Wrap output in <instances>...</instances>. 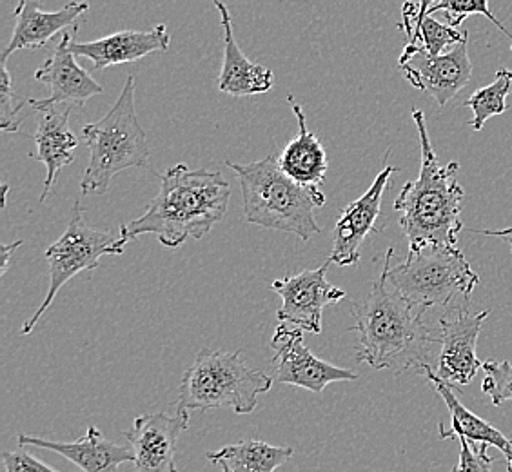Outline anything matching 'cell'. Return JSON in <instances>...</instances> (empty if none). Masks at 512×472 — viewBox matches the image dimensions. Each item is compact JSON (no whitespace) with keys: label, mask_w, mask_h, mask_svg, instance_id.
<instances>
[{"label":"cell","mask_w":512,"mask_h":472,"mask_svg":"<svg viewBox=\"0 0 512 472\" xmlns=\"http://www.w3.org/2000/svg\"><path fill=\"white\" fill-rule=\"evenodd\" d=\"M473 233H476V235L494 236V238H500V240L507 242V244L511 246L512 253V227H507V229H498V231H493V229H474Z\"/></svg>","instance_id":"obj_33"},{"label":"cell","mask_w":512,"mask_h":472,"mask_svg":"<svg viewBox=\"0 0 512 472\" xmlns=\"http://www.w3.org/2000/svg\"><path fill=\"white\" fill-rule=\"evenodd\" d=\"M271 347L275 349L276 384L295 385L322 394L327 385L358 380L353 371L324 362L311 353L304 344L302 329L278 324Z\"/></svg>","instance_id":"obj_10"},{"label":"cell","mask_w":512,"mask_h":472,"mask_svg":"<svg viewBox=\"0 0 512 472\" xmlns=\"http://www.w3.org/2000/svg\"><path fill=\"white\" fill-rule=\"evenodd\" d=\"M82 137L91 158L80 180L82 197L106 195L113 178L126 169L149 168L146 131L135 108V77L128 75L119 99L99 122L86 124Z\"/></svg>","instance_id":"obj_5"},{"label":"cell","mask_w":512,"mask_h":472,"mask_svg":"<svg viewBox=\"0 0 512 472\" xmlns=\"http://www.w3.org/2000/svg\"><path fill=\"white\" fill-rule=\"evenodd\" d=\"M489 313L491 309L469 313L467 307L462 305L454 318H442L438 322L440 353L434 373L445 384L451 387L469 385L482 369L483 362L476 354V344Z\"/></svg>","instance_id":"obj_11"},{"label":"cell","mask_w":512,"mask_h":472,"mask_svg":"<svg viewBox=\"0 0 512 472\" xmlns=\"http://www.w3.org/2000/svg\"><path fill=\"white\" fill-rule=\"evenodd\" d=\"M188 427L189 413L137 416L133 429L124 433L135 453L137 472H178L177 443Z\"/></svg>","instance_id":"obj_14"},{"label":"cell","mask_w":512,"mask_h":472,"mask_svg":"<svg viewBox=\"0 0 512 472\" xmlns=\"http://www.w3.org/2000/svg\"><path fill=\"white\" fill-rule=\"evenodd\" d=\"M393 247L387 249V280L400 295L420 309L447 307L462 298L467 304L480 276L471 269L458 246H431L409 253L402 264L391 266Z\"/></svg>","instance_id":"obj_7"},{"label":"cell","mask_w":512,"mask_h":472,"mask_svg":"<svg viewBox=\"0 0 512 472\" xmlns=\"http://www.w3.org/2000/svg\"><path fill=\"white\" fill-rule=\"evenodd\" d=\"M434 2L438 0H407L402 6V22L400 30L409 31L414 28L420 20L427 17V11L433 8Z\"/></svg>","instance_id":"obj_31"},{"label":"cell","mask_w":512,"mask_h":472,"mask_svg":"<svg viewBox=\"0 0 512 472\" xmlns=\"http://www.w3.org/2000/svg\"><path fill=\"white\" fill-rule=\"evenodd\" d=\"M512 93V71L502 68L496 71L493 82L485 88L476 89L469 99L463 102L465 108L473 111V118L469 120L474 131H482L489 118L503 115L507 106V97Z\"/></svg>","instance_id":"obj_25"},{"label":"cell","mask_w":512,"mask_h":472,"mask_svg":"<svg viewBox=\"0 0 512 472\" xmlns=\"http://www.w3.org/2000/svg\"><path fill=\"white\" fill-rule=\"evenodd\" d=\"M413 118L420 135L422 166L418 178L407 182L394 200L409 253L431 246H456L463 229L460 215L465 197L456 178L460 164L449 162L442 166L434 153L422 109L413 108Z\"/></svg>","instance_id":"obj_3"},{"label":"cell","mask_w":512,"mask_h":472,"mask_svg":"<svg viewBox=\"0 0 512 472\" xmlns=\"http://www.w3.org/2000/svg\"><path fill=\"white\" fill-rule=\"evenodd\" d=\"M402 169L387 166L376 175L375 182L365 191L364 195L356 198L349 206L342 209V217L333 229V247L329 260L340 267H351L360 260V247L364 244L369 233H376V220L382 213V200L391 177Z\"/></svg>","instance_id":"obj_13"},{"label":"cell","mask_w":512,"mask_h":472,"mask_svg":"<svg viewBox=\"0 0 512 472\" xmlns=\"http://www.w3.org/2000/svg\"><path fill=\"white\" fill-rule=\"evenodd\" d=\"M77 33H79V26L64 31L62 39L55 48V53L35 71V79L50 88L48 100L53 104H64L69 108L73 106L84 108L88 100L104 91L99 82L91 77V73L80 68L75 60V55L71 51V42L75 40Z\"/></svg>","instance_id":"obj_16"},{"label":"cell","mask_w":512,"mask_h":472,"mask_svg":"<svg viewBox=\"0 0 512 472\" xmlns=\"http://www.w3.org/2000/svg\"><path fill=\"white\" fill-rule=\"evenodd\" d=\"M460 440V460L458 465L453 467L451 472H493V458L487 454V445H478L474 449L471 442H467L465 438H458Z\"/></svg>","instance_id":"obj_29"},{"label":"cell","mask_w":512,"mask_h":472,"mask_svg":"<svg viewBox=\"0 0 512 472\" xmlns=\"http://www.w3.org/2000/svg\"><path fill=\"white\" fill-rule=\"evenodd\" d=\"M211 2L220 13L222 30H224V62H222V71L218 75V89L233 97H251V95L267 93L273 88L275 73L266 66L255 64L247 59L235 39L233 20L226 4L222 0H211Z\"/></svg>","instance_id":"obj_20"},{"label":"cell","mask_w":512,"mask_h":472,"mask_svg":"<svg viewBox=\"0 0 512 472\" xmlns=\"http://www.w3.org/2000/svg\"><path fill=\"white\" fill-rule=\"evenodd\" d=\"M171 44L166 24H157L148 31H119L108 37L91 42H71V51L75 57H84L93 62L97 71L131 64L148 57L157 51H168Z\"/></svg>","instance_id":"obj_17"},{"label":"cell","mask_w":512,"mask_h":472,"mask_svg":"<svg viewBox=\"0 0 512 472\" xmlns=\"http://www.w3.org/2000/svg\"><path fill=\"white\" fill-rule=\"evenodd\" d=\"M226 166L237 173L249 224L284 231L302 242L320 233L315 209L325 204L322 189L295 182L280 168L278 157L269 155L251 164L227 160Z\"/></svg>","instance_id":"obj_4"},{"label":"cell","mask_w":512,"mask_h":472,"mask_svg":"<svg viewBox=\"0 0 512 472\" xmlns=\"http://www.w3.org/2000/svg\"><path fill=\"white\" fill-rule=\"evenodd\" d=\"M275 378L247 367L242 351L226 353L202 349L188 367L178 387L177 413L231 407L237 414H251L258 396L267 393Z\"/></svg>","instance_id":"obj_6"},{"label":"cell","mask_w":512,"mask_h":472,"mask_svg":"<svg viewBox=\"0 0 512 472\" xmlns=\"http://www.w3.org/2000/svg\"><path fill=\"white\" fill-rule=\"evenodd\" d=\"M6 60L8 57H0V129L4 133H19L20 124L24 120L22 109L26 102L19 100L15 93Z\"/></svg>","instance_id":"obj_27"},{"label":"cell","mask_w":512,"mask_h":472,"mask_svg":"<svg viewBox=\"0 0 512 472\" xmlns=\"http://www.w3.org/2000/svg\"><path fill=\"white\" fill-rule=\"evenodd\" d=\"M511 50H512V40H511Z\"/></svg>","instance_id":"obj_35"},{"label":"cell","mask_w":512,"mask_h":472,"mask_svg":"<svg viewBox=\"0 0 512 472\" xmlns=\"http://www.w3.org/2000/svg\"><path fill=\"white\" fill-rule=\"evenodd\" d=\"M425 309L411 304L387 280L382 269L369 295L353 304L358 333L356 362L371 365L376 371L420 369L434 344H440L438 327L424 322Z\"/></svg>","instance_id":"obj_1"},{"label":"cell","mask_w":512,"mask_h":472,"mask_svg":"<svg viewBox=\"0 0 512 472\" xmlns=\"http://www.w3.org/2000/svg\"><path fill=\"white\" fill-rule=\"evenodd\" d=\"M19 443L22 447H39L59 453L82 472H119L122 463L135 462L133 449L111 442L95 425H91L88 433L77 442H51L39 436L19 434Z\"/></svg>","instance_id":"obj_19"},{"label":"cell","mask_w":512,"mask_h":472,"mask_svg":"<svg viewBox=\"0 0 512 472\" xmlns=\"http://www.w3.org/2000/svg\"><path fill=\"white\" fill-rule=\"evenodd\" d=\"M30 106L40 113L39 128L35 133V151L30 153V157L42 162L46 168V180L40 195V204H44L62 168L73 164L75 149L79 148V138L69 129V117L73 108L64 104H53L48 99H31Z\"/></svg>","instance_id":"obj_15"},{"label":"cell","mask_w":512,"mask_h":472,"mask_svg":"<svg viewBox=\"0 0 512 472\" xmlns=\"http://www.w3.org/2000/svg\"><path fill=\"white\" fill-rule=\"evenodd\" d=\"M26 6H28V0H19V4H17V8H15V10H13V15H15V17H17V15H19L20 11L24 10V8H26Z\"/></svg>","instance_id":"obj_34"},{"label":"cell","mask_w":512,"mask_h":472,"mask_svg":"<svg viewBox=\"0 0 512 472\" xmlns=\"http://www.w3.org/2000/svg\"><path fill=\"white\" fill-rule=\"evenodd\" d=\"M405 37H407V46L400 59H407L416 51H425L436 57V55H444L463 42H469V31H458L453 26L438 22L431 15H427L414 28L405 31Z\"/></svg>","instance_id":"obj_24"},{"label":"cell","mask_w":512,"mask_h":472,"mask_svg":"<svg viewBox=\"0 0 512 472\" xmlns=\"http://www.w3.org/2000/svg\"><path fill=\"white\" fill-rule=\"evenodd\" d=\"M482 393L491 398L493 405H502L512 400V364L503 360V362H483Z\"/></svg>","instance_id":"obj_28"},{"label":"cell","mask_w":512,"mask_h":472,"mask_svg":"<svg viewBox=\"0 0 512 472\" xmlns=\"http://www.w3.org/2000/svg\"><path fill=\"white\" fill-rule=\"evenodd\" d=\"M129 240L122 231H102L88 226L79 200L73 204V213L64 235L55 244H51L44 258L50 266V287L44 296L37 313L24 322L20 335H30L42 315L50 309L60 289L68 284L73 276L99 269L100 258L104 255L120 256L128 246Z\"/></svg>","instance_id":"obj_8"},{"label":"cell","mask_w":512,"mask_h":472,"mask_svg":"<svg viewBox=\"0 0 512 472\" xmlns=\"http://www.w3.org/2000/svg\"><path fill=\"white\" fill-rule=\"evenodd\" d=\"M434 13H444L445 20L449 26L460 28L467 17L482 15L485 19L491 20L498 30L502 31L505 37L512 40V33L503 26L498 17H494L493 11L489 8V0H438L434 2L433 8L427 11V15L433 17Z\"/></svg>","instance_id":"obj_26"},{"label":"cell","mask_w":512,"mask_h":472,"mask_svg":"<svg viewBox=\"0 0 512 472\" xmlns=\"http://www.w3.org/2000/svg\"><path fill=\"white\" fill-rule=\"evenodd\" d=\"M333 262L327 258L318 269H307L298 275L275 280L271 289L282 298L276 313L278 324L302 329L304 333H322V313L327 305L338 304L345 298L344 289L327 280V269Z\"/></svg>","instance_id":"obj_9"},{"label":"cell","mask_w":512,"mask_h":472,"mask_svg":"<svg viewBox=\"0 0 512 472\" xmlns=\"http://www.w3.org/2000/svg\"><path fill=\"white\" fill-rule=\"evenodd\" d=\"M287 102L295 113L298 135L278 155V164L284 169V173L298 184L306 187H320L324 184L327 168H329L327 151L322 146L320 138L307 129L306 113L291 93L287 95Z\"/></svg>","instance_id":"obj_21"},{"label":"cell","mask_w":512,"mask_h":472,"mask_svg":"<svg viewBox=\"0 0 512 472\" xmlns=\"http://www.w3.org/2000/svg\"><path fill=\"white\" fill-rule=\"evenodd\" d=\"M20 246H22V240H17L15 244H10V246H0V258H2V264H0V276L6 275V271H8V264H10L11 253H15Z\"/></svg>","instance_id":"obj_32"},{"label":"cell","mask_w":512,"mask_h":472,"mask_svg":"<svg viewBox=\"0 0 512 472\" xmlns=\"http://www.w3.org/2000/svg\"><path fill=\"white\" fill-rule=\"evenodd\" d=\"M89 10L88 2H68L59 11H39L33 6H26L17 15V24L13 30L10 44L4 50V57L22 50H40L48 46L55 35L66 28H75L77 20Z\"/></svg>","instance_id":"obj_22"},{"label":"cell","mask_w":512,"mask_h":472,"mask_svg":"<svg viewBox=\"0 0 512 472\" xmlns=\"http://www.w3.org/2000/svg\"><path fill=\"white\" fill-rule=\"evenodd\" d=\"M231 186L222 173L177 164L160 177V191L142 217L120 227L129 242L157 235L160 244L180 247L200 240L226 217Z\"/></svg>","instance_id":"obj_2"},{"label":"cell","mask_w":512,"mask_h":472,"mask_svg":"<svg viewBox=\"0 0 512 472\" xmlns=\"http://www.w3.org/2000/svg\"><path fill=\"white\" fill-rule=\"evenodd\" d=\"M418 373L424 374L429 380V384L433 385L434 391L442 396L453 423L451 427H445L444 422L438 423V436L440 440H453V438H465L467 442L480 443L487 447H496L500 453L505 456L507 462V472H512V440L507 438L505 434L494 427L493 423L487 422L480 418L478 414L469 411L465 405L458 400V396L454 394L453 387L445 384L444 380H440L433 367L429 364L422 365L418 369Z\"/></svg>","instance_id":"obj_18"},{"label":"cell","mask_w":512,"mask_h":472,"mask_svg":"<svg viewBox=\"0 0 512 472\" xmlns=\"http://www.w3.org/2000/svg\"><path fill=\"white\" fill-rule=\"evenodd\" d=\"M398 69L413 88L433 97L440 108H445L473 77L467 42L436 57L416 51L411 57L398 60Z\"/></svg>","instance_id":"obj_12"},{"label":"cell","mask_w":512,"mask_h":472,"mask_svg":"<svg viewBox=\"0 0 512 472\" xmlns=\"http://www.w3.org/2000/svg\"><path fill=\"white\" fill-rule=\"evenodd\" d=\"M6 472H59L26 453H4Z\"/></svg>","instance_id":"obj_30"},{"label":"cell","mask_w":512,"mask_h":472,"mask_svg":"<svg viewBox=\"0 0 512 472\" xmlns=\"http://www.w3.org/2000/svg\"><path fill=\"white\" fill-rule=\"evenodd\" d=\"M293 447H278L262 440H240L218 451H209L207 460L222 472H276L293 458Z\"/></svg>","instance_id":"obj_23"}]
</instances>
